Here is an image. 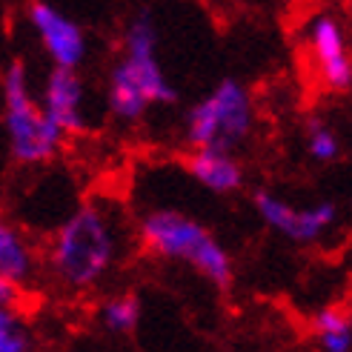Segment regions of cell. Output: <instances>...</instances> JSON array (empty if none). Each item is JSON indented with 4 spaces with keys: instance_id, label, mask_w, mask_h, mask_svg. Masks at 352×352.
<instances>
[{
    "instance_id": "6da1fadb",
    "label": "cell",
    "mask_w": 352,
    "mask_h": 352,
    "mask_svg": "<svg viewBox=\"0 0 352 352\" xmlns=\"http://www.w3.org/2000/svg\"><path fill=\"white\" fill-rule=\"evenodd\" d=\"M120 258V232L112 212L83 204L69 215L49 243V272L60 287L83 292L98 287Z\"/></svg>"
},
{
    "instance_id": "7a4b0ae2",
    "label": "cell",
    "mask_w": 352,
    "mask_h": 352,
    "mask_svg": "<svg viewBox=\"0 0 352 352\" xmlns=\"http://www.w3.org/2000/svg\"><path fill=\"white\" fill-rule=\"evenodd\" d=\"M175 98V86L157 60V29L149 12H140L123 32V55L109 72V112L123 123H135L149 107L172 103Z\"/></svg>"
},
{
    "instance_id": "3957f363",
    "label": "cell",
    "mask_w": 352,
    "mask_h": 352,
    "mask_svg": "<svg viewBox=\"0 0 352 352\" xmlns=\"http://www.w3.org/2000/svg\"><path fill=\"white\" fill-rule=\"evenodd\" d=\"M138 235L144 246L166 261H178L195 267L209 284L226 287L232 280V261L221 241L195 218L178 209H155L138 223Z\"/></svg>"
},
{
    "instance_id": "277c9868",
    "label": "cell",
    "mask_w": 352,
    "mask_h": 352,
    "mask_svg": "<svg viewBox=\"0 0 352 352\" xmlns=\"http://www.w3.org/2000/svg\"><path fill=\"white\" fill-rule=\"evenodd\" d=\"M3 123L9 155L17 164H46L58 155L66 132L32 95L23 63H12L3 75Z\"/></svg>"
},
{
    "instance_id": "5b68a950",
    "label": "cell",
    "mask_w": 352,
    "mask_h": 352,
    "mask_svg": "<svg viewBox=\"0 0 352 352\" xmlns=\"http://www.w3.org/2000/svg\"><path fill=\"white\" fill-rule=\"evenodd\" d=\"M252 100L246 86L226 78L186 112V140L192 149L223 146L235 149L252 132Z\"/></svg>"
},
{
    "instance_id": "8992f818",
    "label": "cell",
    "mask_w": 352,
    "mask_h": 352,
    "mask_svg": "<svg viewBox=\"0 0 352 352\" xmlns=\"http://www.w3.org/2000/svg\"><path fill=\"white\" fill-rule=\"evenodd\" d=\"M304 49L321 86L338 95L352 89V55L346 46V34L336 17L312 14L304 26Z\"/></svg>"
},
{
    "instance_id": "52a82bcc",
    "label": "cell",
    "mask_w": 352,
    "mask_h": 352,
    "mask_svg": "<svg viewBox=\"0 0 352 352\" xmlns=\"http://www.w3.org/2000/svg\"><path fill=\"white\" fill-rule=\"evenodd\" d=\"M252 201H255V212L261 215V221L292 243H315L338 221V206L332 201H318L312 206L298 209L267 189H258Z\"/></svg>"
},
{
    "instance_id": "ba28073f",
    "label": "cell",
    "mask_w": 352,
    "mask_h": 352,
    "mask_svg": "<svg viewBox=\"0 0 352 352\" xmlns=\"http://www.w3.org/2000/svg\"><path fill=\"white\" fill-rule=\"evenodd\" d=\"M29 23L38 34L43 52L49 55L52 66H66V69H80L86 60V34L78 21L55 9L52 3H38L29 6Z\"/></svg>"
},
{
    "instance_id": "9c48e42d",
    "label": "cell",
    "mask_w": 352,
    "mask_h": 352,
    "mask_svg": "<svg viewBox=\"0 0 352 352\" xmlns=\"http://www.w3.org/2000/svg\"><path fill=\"white\" fill-rule=\"evenodd\" d=\"M83 100H86V89H83V80L78 75V69L55 66L46 75L41 103H43L46 115L55 120L66 135L83 132V126H86Z\"/></svg>"
},
{
    "instance_id": "30bf717a",
    "label": "cell",
    "mask_w": 352,
    "mask_h": 352,
    "mask_svg": "<svg viewBox=\"0 0 352 352\" xmlns=\"http://www.w3.org/2000/svg\"><path fill=\"white\" fill-rule=\"evenodd\" d=\"M186 172L215 195H230L243 186V166L232 157V149L223 146H198L189 155Z\"/></svg>"
},
{
    "instance_id": "8fae6325",
    "label": "cell",
    "mask_w": 352,
    "mask_h": 352,
    "mask_svg": "<svg viewBox=\"0 0 352 352\" xmlns=\"http://www.w3.org/2000/svg\"><path fill=\"white\" fill-rule=\"evenodd\" d=\"M34 275V252L21 230L3 223L0 226V278L23 287Z\"/></svg>"
},
{
    "instance_id": "7c38bea8",
    "label": "cell",
    "mask_w": 352,
    "mask_h": 352,
    "mask_svg": "<svg viewBox=\"0 0 352 352\" xmlns=\"http://www.w3.org/2000/svg\"><path fill=\"white\" fill-rule=\"evenodd\" d=\"M312 332H315V338H318L321 349H327V352H349L352 349V318L336 307L315 312Z\"/></svg>"
},
{
    "instance_id": "4fadbf2b",
    "label": "cell",
    "mask_w": 352,
    "mask_h": 352,
    "mask_svg": "<svg viewBox=\"0 0 352 352\" xmlns=\"http://www.w3.org/2000/svg\"><path fill=\"white\" fill-rule=\"evenodd\" d=\"M98 321L100 327L112 332V336H129L135 327L140 324V304L135 295H118L103 301L98 309Z\"/></svg>"
},
{
    "instance_id": "5bb4252c",
    "label": "cell",
    "mask_w": 352,
    "mask_h": 352,
    "mask_svg": "<svg viewBox=\"0 0 352 352\" xmlns=\"http://www.w3.org/2000/svg\"><path fill=\"white\" fill-rule=\"evenodd\" d=\"M307 152H309L312 161H318V164L338 161V155H341L338 132L332 129L329 123H324L321 118H312L307 123Z\"/></svg>"
},
{
    "instance_id": "9a60e30c",
    "label": "cell",
    "mask_w": 352,
    "mask_h": 352,
    "mask_svg": "<svg viewBox=\"0 0 352 352\" xmlns=\"http://www.w3.org/2000/svg\"><path fill=\"white\" fill-rule=\"evenodd\" d=\"M32 349V336L12 307L0 309V352H26Z\"/></svg>"
}]
</instances>
